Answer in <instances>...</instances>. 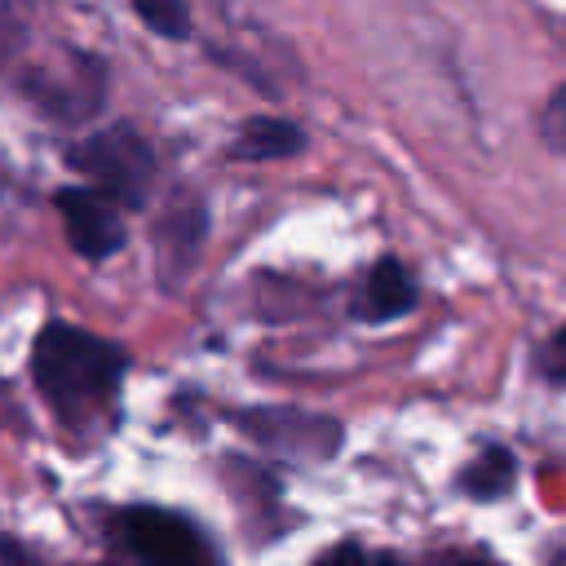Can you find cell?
Instances as JSON below:
<instances>
[{"mask_svg":"<svg viewBox=\"0 0 566 566\" xmlns=\"http://www.w3.org/2000/svg\"><path fill=\"white\" fill-rule=\"evenodd\" d=\"M124 349L71 323H49L31 345V380L66 424L102 416L124 380Z\"/></svg>","mask_w":566,"mask_h":566,"instance_id":"obj_1","label":"cell"},{"mask_svg":"<svg viewBox=\"0 0 566 566\" xmlns=\"http://www.w3.org/2000/svg\"><path fill=\"white\" fill-rule=\"evenodd\" d=\"M66 164L75 172H84L93 181V190L111 195L124 208H142V199L150 195V181H155L150 142L133 124H111V128L88 133L84 142H75L66 150Z\"/></svg>","mask_w":566,"mask_h":566,"instance_id":"obj_2","label":"cell"},{"mask_svg":"<svg viewBox=\"0 0 566 566\" xmlns=\"http://www.w3.org/2000/svg\"><path fill=\"white\" fill-rule=\"evenodd\" d=\"M115 535L142 566H226L217 544L172 509H124Z\"/></svg>","mask_w":566,"mask_h":566,"instance_id":"obj_3","label":"cell"},{"mask_svg":"<svg viewBox=\"0 0 566 566\" xmlns=\"http://www.w3.org/2000/svg\"><path fill=\"white\" fill-rule=\"evenodd\" d=\"M57 212L66 221V239L84 261H102L111 252L124 248V221H119V203L93 186H71L57 190Z\"/></svg>","mask_w":566,"mask_h":566,"instance_id":"obj_4","label":"cell"},{"mask_svg":"<svg viewBox=\"0 0 566 566\" xmlns=\"http://www.w3.org/2000/svg\"><path fill=\"white\" fill-rule=\"evenodd\" d=\"M239 424L274 447V451H287V455H301V460H323L340 447V429L323 416H305V411H287V407H265V411H248L239 416Z\"/></svg>","mask_w":566,"mask_h":566,"instance_id":"obj_5","label":"cell"},{"mask_svg":"<svg viewBox=\"0 0 566 566\" xmlns=\"http://www.w3.org/2000/svg\"><path fill=\"white\" fill-rule=\"evenodd\" d=\"M411 305H416V279H411V270H407L402 261H394V256H380V261L363 274L354 314H358L363 323H394V318H402Z\"/></svg>","mask_w":566,"mask_h":566,"instance_id":"obj_6","label":"cell"},{"mask_svg":"<svg viewBox=\"0 0 566 566\" xmlns=\"http://www.w3.org/2000/svg\"><path fill=\"white\" fill-rule=\"evenodd\" d=\"M305 146V133L292 119H274V115H256L239 128V137L230 142V159H287Z\"/></svg>","mask_w":566,"mask_h":566,"instance_id":"obj_7","label":"cell"},{"mask_svg":"<svg viewBox=\"0 0 566 566\" xmlns=\"http://www.w3.org/2000/svg\"><path fill=\"white\" fill-rule=\"evenodd\" d=\"M517 482V460L509 447H482L464 469H460V491L473 495V500H500L509 495Z\"/></svg>","mask_w":566,"mask_h":566,"instance_id":"obj_8","label":"cell"},{"mask_svg":"<svg viewBox=\"0 0 566 566\" xmlns=\"http://www.w3.org/2000/svg\"><path fill=\"white\" fill-rule=\"evenodd\" d=\"M199 239H203V208L199 203L172 208L159 221V261H164V270H186L195 261Z\"/></svg>","mask_w":566,"mask_h":566,"instance_id":"obj_9","label":"cell"},{"mask_svg":"<svg viewBox=\"0 0 566 566\" xmlns=\"http://www.w3.org/2000/svg\"><path fill=\"white\" fill-rule=\"evenodd\" d=\"M133 13L155 35H168V40H186L190 35V9H186V0H133Z\"/></svg>","mask_w":566,"mask_h":566,"instance_id":"obj_10","label":"cell"},{"mask_svg":"<svg viewBox=\"0 0 566 566\" xmlns=\"http://www.w3.org/2000/svg\"><path fill=\"white\" fill-rule=\"evenodd\" d=\"M539 142L553 155H566V84H557L539 106Z\"/></svg>","mask_w":566,"mask_h":566,"instance_id":"obj_11","label":"cell"},{"mask_svg":"<svg viewBox=\"0 0 566 566\" xmlns=\"http://www.w3.org/2000/svg\"><path fill=\"white\" fill-rule=\"evenodd\" d=\"M535 371L548 380V385H566V323L539 340L535 349Z\"/></svg>","mask_w":566,"mask_h":566,"instance_id":"obj_12","label":"cell"},{"mask_svg":"<svg viewBox=\"0 0 566 566\" xmlns=\"http://www.w3.org/2000/svg\"><path fill=\"white\" fill-rule=\"evenodd\" d=\"M314 566H376V562H371L358 544H349V539H345V544H332Z\"/></svg>","mask_w":566,"mask_h":566,"instance_id":"obj_13","label":"cell"},{"mask_svg":"<svg viewBox=\"0 0 566 566\" xmlns=\"http://www.w3.org/2000/svg\"><path fill=\"white\" fill-rule=\"evenodd\" d=\"M438 566H504V562H495L486 553H442Z\"/></svg>","mask_w":566,"mask_h":566,"instance_id":"obj_14","label":"cell"},{"mask_svg":"<svg viewBox=\"0 0 566 566\" xmlns=\"http://www.w3.org/2000/svg\"><path fill=\"white\" fill-rule=\"evenodd\" d=\"M9 35V18H4V9H0V40Z\"/></svg>","mask_w":566,"mask_h":566,"instance_id":"obj_15","label":"cell"},{"mask_svg":"<svg viewBox=\"0 0 566 566\" xmlns=\"http://www.w3.org/2000/svg\"><path fill=\"white\" fill-rule=\"evenodd\" d=\"M553 566H566V548H562V553H557V557H553Z\"/></svg>","mask_w":566,"mask_h":566,"instance_id":"obj_16","label":"cell"}]
</instances>
